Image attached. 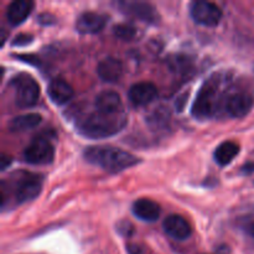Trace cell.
<instances>
[{
  "mask_svg": "<svg viewBox=\"0 0 254 254\" xmlns=\"http://www.w3.org/2000/svg\"><path fill=\"white\" fill-rule=\"evenodd\" d=\"M83 155L88 163L109 173H119L139 163V159L133 154L108 145L89 146L84 150Z\"/></svg>",
  "mask_w": 254,
  "mask_h": 254,
  "instance_id": "obj_1",
  "label": "cell"
},
{
  "mask_svg": "<svg viewBox=\"0 0 254 254\" xmlns=\"http://www.w3.org/2000/svg\"><path fill=\"white\" fill-rule=\"evenodd\" d=\"M126 112L109 116V114L99 113L96 111L94 113L79 119L77 123V129L82 135L87 136V138L102 139L119 133L126 127Z\"/></svg>",
  "mask_w": 254,
  "mask_h": 254,
  "instance_id": "obj_2",
  "label": "cell"
},
{
  "mask_svg": "<svg viewBox=\"0 0 254 254\" xmlns=\"http://www.w3.org/2000/svg\"><path fill=\"white\" fill-rule=\"evenodd\" d=\"M221 81L210 78L202 84L192 104L191 113L197 119H208L217 112L221 101Z\"/></svg>",
  "mask_w": 254,
  "mask_h": 254,
  "instance_id": "obj_3",
  "label": "cell"
},
{
  "mask_svg": "<svg viewBox=\"0 0 254 254\" xmlns=\"http://www.w3.org/2000/svg\"><path fill=\"white\" fill-rule=\"evenodd\" d=\"M15 92V104L19 108H30L37 103L40 98V87L32 77L19 74L11 81Z\"/></svg>",
  "mask_w": 254,
  "mask_h": 254,
  "instance_id": "obj_4",
  "label": "cell"
},
{
  "mask_svg": "<svg viewBox=\"0 0 254 254\" xmlns=\"http://www.w3.org/2000/svg\"><path fill=\"white\" fill-rule=\"evenodd\" d=\"M190 14L193 21L208 27L217 26L222 19V10L213 2L205 1V0L191 2Z\"/></svg>",
  "mask_w": 254,
  "mask_h": 254,
  "instance_id": "obj_5",
  "label": "cell"
},
{
  "mask_svg": "<svg viewBox=\"0 0 254 254\" xmlns=\"http://www.w3.org/2000/svg\"><path fill=\"white\" fill-rule=\"evenodd\" d=\"M24 160L31 165H47L52 163L55 149L47 139L36 138L24 150Z\"/></svg>",
  "mask_w": 254,
  "mask_h": 254,
  "instance_id": "obj_6",
  "label": "cell"
},
{
  "mask_svg": "<svg viewBox=\"0 0 254 254\" xmlns=\"http://www.w3.org/2000/svg\"><path fill=\"white\" fill-rule=\"evenodd\" d=\"M41 179L32 174H20L14 184V197L17 203L31 201L41 192Z\"/></svg>",
  "mask_w": 254,
  "mask_h": 254,
  "instance_id": "obj_7",
  "label": "cell"
},
{
  "mask_svg": "<svg viewBox=\"0 0 254 254\" xmlns=\"http://www.w3.org/2000/svg\"><path fill=\"white\" fill-rule=\"evenodd\" d=\"M118 9L124 14L131 17L141 20L148 24H158L160 21V15L156 11L155 6L146 1H118Z\"/></svg>",
  "mask_w": 254,
  "mask_h": 254,
  "instance_id": "obj_8",
  "label": "cell"
},
{
  "mask_svg": "<svg viewBox=\"0 0 254 254\" xmlns=\"http://www.w3.org/2000/svg\"><path fill=\"white\" fill-rule=\"evenodd\" d=\"M254 106V99L250 93L237 92L231 94L225 103V109L227 114L232 118H243L251 112Z\"/></svg>",
  "mask_w": 254,
  "mask_h": 254,
  "instance_id": "obj_9",
  "label": "cell"
},
{
  "mask_svg": "<svg viewBox=\"0 0 254 254\" xmlns=\"http://www.w3.org/2000/svg\"><path fill=\"white\" fill-rule=\"evenodd\" d=\"M158 96V88L151 82H139L129 88L128 98L135 107H144L150 104Z\"/></svg>",
  "mask_w": 254,
  "mask_h": 254,
  "instance_id": "obj_10",
  "label": "cell"
},
{
  "mask_svg": "<svg viewBox=\"0 0 254 254\" xmlns=\"http://www.w3.org/2000/svg\"><path fill=\"white\" fill-rule=\"evenodd\" d=\"M94 106H96V111L99 112V113L109 114V116L124 113L121 96L114 91L101 92L96 97Z\"/></svg>",
  "mask_w": 254,
  "mask_h": 254,
  "instance_id": "obj_11",
  "label": "cell"
},
{
  "mask_svg": "<svg viewBox=\"0 0 254 254\" xmlns=\"http://www.w3.org/2000/svg\"><path fill=\"white\" fill-rule=\"evenodd\" d=\"M107 24V16L94 11H86L76 20V30L79 34H97Z\"/></svg>",
  "mask_w": 254,
  "mask_h": 254,
  "instance_id": "obj_12",
  "label": "cell"
},
{
  "mask_svg": "<svg viewBox=\"0 0 254 254\" xmlns=\"http://www.w3.org/2000/svg\"><path fill=\"white\" fill-rule=\"evenodd\" d=\"M163 228L171 238L185 241L191 236V226L180 215H170L164 220Z\"/></svg>",
  "mask_w": 254,
  "mask_h": 254,
  "instance_id": "obj_13",
  "label": "cell"
},
{
  "mask_svg": "<svg viewBox=\"0 0 254 254\" xmlns=\"http://www.w3.org/2000/svg\"><path fill=\"white\" fill-rule=\"evenodd\" d=\"M123 64L114 57H107L102 60L97 66V73L99 78L108 83H116L123 76Z\"/></svg>",
  "mask_w": 254,
  "mask_h": 254,
  "instance_id": "obj_14",
  "label": "cell"
},
{
  "mask_svg": "<svg viewBox=\"0 0 254 254\" xmlns=\"http://www.w3.org/2000/svg\"><path fill=\"white\" fill-rule=\"evenodd\" d=\"M134 215L145 222H154L161 215V208L159 203L150 198H139L131 206Z\"/></svg>",
  "mask_w": 254,
  "mask_h": 254,
  "instance_id": "obj_15",
  "label": "cell"
},
{
  "mask_svg": "<svg viewBox=\"0 0 254 254\" xmlns=\"http://www.w3.org/2000/svg\"><path fill=\"white\" fill-rule=\"evenodd\" d=\"M34 9V2L29 0H15L7 6L6 10V19L10 25L17 26L22 24L31 14Z\"/></svg>",
  "mask_w": 254,
  "mask_h": 254,
  "instance_id": "obj_16",
  "label": "cell"
},
{
  "mask_svg": "<svg viewBox=\"0 0 254 254\" xmlns=\"http://www.w3.org/2000/svg\"><path fill=\"white\" fill-rule=\"evenodd\" d=\"M47 92H49V96L50 98H51V101L54 102L55 104H57V106H62V104L71 101L72 97H73L74 94L73 88L71 87V84L67 83V82L62 78L52 79L51 83L49 84Z\"/></svg>",
  "mask_w": 254,
  "mask_h": 254,
  "instance_id": "obj_17",
  "label": "cell"
},
{
  "mask_svg": "<svg viewBox=\"0 0 254 254\" xmlns=\"http://www.w3.org/2000/svg\"><path fill=\"white\" fill-rule=\"evenodd\" d=\"M240 153V146L235 141H223L220 145L216 148L215 154H213V158L215 161L221 166L228 165L230 163H232L233 159L238 155Z\"/></svg>",
  "mask_w": 254,
  "mask_h": 254,
  "instance_id": "obj_18",
  "label": "cell"
},
{
  "mask_svg": "<svg viewBox=\"0 0 254 254\" xmlns=\"http://www.w3.org/2000/svg\"><path fill=\"white\" fill-rule=\"evenodd\" d=\"M41 116L37 113H27L15 117L9 123V129L11 131H25L35 128L41 123Z\"/></svg>",
  "mask_w": 254,
  "mask_h": 254,
  "instance_id": "obj_19",
  "label": "cell"
},
{
  "mask_svg": "<svg viewBox=\"0 0 254 254\" xmlns=\"http://www.w3.org/2000/svg\"><path fill=\"white\" fill-rule=\"evenodd\" d=\"M169 121H170V112L165 107H158L146 117V123L153 129L165 128Z\"/></svg>",
  "mask_w": 254,
  "mask_h": 254,
  "instance_id": "obj_20",
  "label": "cell"
},
{
  "mask_svg": "<svg viewBox=\"0 0 254 254\" xmlns=\"http://www.w3.org/2000/svg\"><path fill=\"white\" fill-rule=\"evenodd\" d=\"M168 64L170 66V68L179 74L189 73L191 71V68H192L190 59L188 56H184V55H175V56L170 57Z\"/></svg>",
  "mask_w": 254,
  "mask_h": 254,
  "instance_id": "obj_21",
  "label": "cell"
},
{
  "mask_svg": "<svg viewBox=\"0 0 254 254\" xmlns=\"http://www.w3.org/2000/svg\"><path fill=\"white\" fill-rule=\"evenodd\" d=\"M113 34L114 36L118 37L119 40H123V41H131L134 37H136L138 35V30L135 26H133L131 24H117L113 27Z\"/></svg>",
  "mask_w": 254,
  "mask_h": 254,
  "instance_id": "obj_22",
  "label": "cell"
},
{
  "mask_svg": "<svg viewBox=\"0 0 254 254\" xmlns=\"http://www.w3.org/2000/svg\"><path fill=\"white\" fill-rule=\"evenodd\" d=\"M31 41H32L31 35L20 34L14 37V40H12V45H14V46H25V45H29Z\"/></svg>",
  "mask_w": 254,
  "mask_h": 254,
  "instance_id": "obj_23",
  "label": "cell"
},
{
  "mask_svg": "<svg viewBox=\"0 0 254 254\" xmlns=\"http://www.w3.org/2000/svg\"><path fill=\"white\" fill-rule=\"evenodd\" d=\"M37 21L42 25H51L55 22V17L50 14H41L37 17Z\"/></svg>",
  "mask_w": 254,
  "mask_h": 254,
  "instance_id": "obj_24",
  "label": "cell"
},
{
  "mask_svg": "<svg viewBox=\"0 0 254 254\" xmlns=\"http://www.w3.org/2000/svg\"><path fill=\"white\" fill-rule=\"evenodd\" d=\"M119 231H121V233H123L124 236L129 237V236H131V233H133V227H131V225L129 222H122L121 225H119Z\"/></svg>",
  "mask_w": 254,
  "mask_h": 254,
  "instance_id": "obj_25",
  "label": "cell"
},
{
  "mask_svg": "<svg viewBox=\"0 0 254 254\" xmlns=\"http://www.w3.org/2000/svg\"><path fill=\"white\" fill-rule=\"evenodd\" d=\"M241 171H242V174H246V175L252 174L254 171V163H248L246 164V165H243L242 169H241Z\"/></svg>",
  "mask_w": 254,
  "mask_h": 254,
  "instance_id": "obj_26",
  "label": "cell"
},
{
  "mask_svg": "<svg viewBox=\"0 0 254 254\" xmlns=\"http://www.w3.org/2000/svg\"><path fill=\"white\" fill-rule=\"evenodd\" d=\"M246 231H247L248 235L252 236V237L254 238V218H252V220H251L250 222L246 225Z\"/></svg>",
  "mask_w": 254,
  "mask_h": 254,
  "instance_id": "obj_27",
  "label": "cell"
},
{
  "mask_svg": "<svg viewBox=\"0 0 254 254\" xmlns=\"http://www.w3.org/2000/svg\"><path fill=\"white\" fill-rule=\"evenodd\" d=\"M1 160H2V163H1V169H2V170H4V169L6 168V164H7V163H9V164L11 163V158H7V156H2Z\"/></svg>",
  "mask_w": 254,
  "mask_h": 254,
  "instance_id": "obj_28",
  "label": "cell"
}]
</instances>
